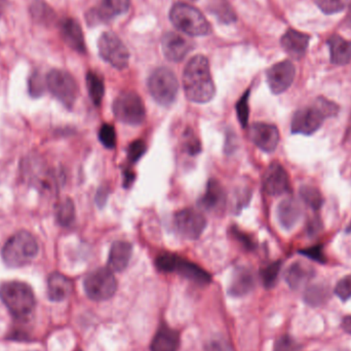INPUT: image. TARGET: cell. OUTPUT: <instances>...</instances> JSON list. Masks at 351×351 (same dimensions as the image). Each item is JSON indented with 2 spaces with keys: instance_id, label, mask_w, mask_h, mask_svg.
Instances as JSON below:
<instances>
[{
  "instance_id": "cell-1",
  "label": "cell",
  "mask_w": 351,
  "mask_h": 351,
  "mask_svg": "<svg viewBox=\"0 0 351 351\" xmlns=\"http://www.w3.org/2000/svg\"><path fill=\"white\" fill-rule=\"evenodd\" d=\"M183 88L188 100L198 104L210 102L216 94L210 64L204 56L192 58L183 72Z\"/></svg>"
},
{
  "instance_id": "cell-2",
  "label": "cell",
  "mask_w": 351,
  "mask_h": 351,
  "mask_svg": "<svg viewBox=\"0 0 351 351\" xmlns=\"http://www.w3.org/2000/svg\"><path fill=\"white\" fill-rule=\"evenodd\" d=\"M339 107L336 103L319 97L311 106L297 110L293 117L291 130L297 135L311 136L319 131L326 119L336 117Z\"/></svg>"
},
{
  "instance_id": "cell-3",
  "label": "cell",
  "mask_w": 351,
  "mask_h": 351,
  "mask_svg": "<svg viewBox=\"0 0 351 351\" xmlns=\"http://www.w3.org/2000/svg\"><path fill=\"white\" fill-rule=\"evenodd\" d=\"M0 300L12 317L24 319L34 311L36 299L32 288L26 282L12 280L0 286Z\"/></svg>"
},
{
  "instance_id": "cell-4",
  "label": "cell",
  "mask_w": 351,
  "mask_h": 351,
  "mask_svg": "<svg viewBox=\"0 0 351 351\" xmlns=\"http://www.w3.org/2000/svg\"><path fill=\"white\" fill-rule=\"evenodd\" d=\"M39 245L34 235L29 231L14 233L2 247L1 257L4 264L10 268L28 265L38 255Z\"/></svg>"
},
{
  "instance_id": "cell-5",
  "label": "cell",
  "mask_w": 351,
  "mask_h": 351,
  "mask_svg": "<svg viewBox=\"0 0 351 351\" xmlns=\"http://www.w3.org/2000/svg\"><path fill=\"white\" fill-rule=\"evenodd\" d=\"M171 22L189 36H204L210 33V25L204 14L187 3H176L170 10Z\"/></svg>"
},
{
  "instance_id": "cell-6",
  "label": "cell",
  "mask_w": 351,
  "mask_h": 351,
  "mask_svg": "<svg viewBox=\"0 0 351 351\" xmlns=\"http://www.w3.org/2000/svg\"><path fill=\"white\" fill-rule=\"evenodd\" d=\"M148 90L152 98L162 106H170L175 102L179 90V82L172 70L160 67L150 74Z\"/></svg>"
},
{
  "instance_id": "cell-7",
  "label": "cell",
  "mask_w": 351,
  "mask_h": 351,
  "mask_svg": "<svg viewBox=\"0 0 351 351\" xmlns=\"http://www.w3.org/2000/svg\"><path fill=\"white\" fill-rule=\"evenodd\" d=\"M156 268L162 272H177L187 280L198 285H208L210 276L193 262L182 259L175 254L165 253L158 256L156 261Z\"/></svg>"
},
{
  "instance_id": "cell-8",
  "label": "cell",
  "mask_w": 351,
  "mask_h": 351,
  "mask_svg": "<svg viewBox=\"0 0 351 351\" xmlns=\"http://www.w3.org/2000/svg\"><path fill=\"white\" fill-rule=\"evenodd\" d=\"M112 108L115 117L125 125H139L145 119V106L137 93H121L113 102Z\"/></svg>"
},
{
  "instance_id": "cell-9",
  "label": "cell",
  "mask_w": 351,
  "mask_h": 351,
  "mask_svg": "<svg viewBox=\"0 0 351 351\" xmlns=\"http://www.w3.org/2000/svg\"><path fill=\"white\" fill-rule=\"evenodd\" d=\"M84 287L88 298L94 301H105L115 294L117 282L110 269L98 268L86 276Z\"/></svg>"
},
{
  "instance_id": "cell-10",
  "label": "cell",
  "mask_w": 351,
  "mask_h": 351,
  "mask_svg": "<svg viewBox=\"0 0 351 351\" xmlns=\"http://www.w3.org/2000/svg\"><path fill=\"white\" fill-rule=\"evenodd\" d=\"M49 92L67 108H72L78 96V86L71 74L64 70L53 69L47 76Z\"/></svg>"
},
{
  "instance_id": "cell-11",
  "label": "cell",
  "mask_w": 351,
  "mask_h": 351,
  "mask_svg": "<svg viewBox=\"0 0 351 351\" xmlns=\"http://www.w3.org/2000/svg\"><path fill=\"white\" fill-rule=\"evenodd\" d=\"M100 57L117 70L129 66L130 53L125 43L113 32H105L98 41Z\"/></svg>"
},
{
  "instance_id": "cell-12",
  "label": "cell",
  "mask_w": 351,
  "mask_h": 351,
  "mask_svg": "<svg viewBox=\"0 0 351 351\" xmlns=\"http://www.w3.org/2000/svg\"><path fill=\"white\" fill-rule=\"evenodd\" d=\"M176 232L185 239L194 241L204 232L206 227V219L199 210L194 208H183L176 213L173 219Z\"/></svg>"
},
{
  "instance_id": "cell-13",
  "label": "cell",
  "mask_w": 351,
  "mask_h": 351,
  "mask_svg": "<svg viewBox=\"0 0 351 351\" xmlns=\"http://www.w3.org/2000/svg\"><path fill=\"white\" fill-rule=\"evenodd\" d=\"M129 0H101L86 14L90 25L106 24L129 10Z\"/></svg>"
},
{
  "instance_id": "cell-14",
  "label": "cell",
  "mask_w": 351,
  "mask_h": 351,
  "mask_svg": "<svg viewBox=\"0 0 351 351\" xmlns=\"http://www.w3.org/2000/svg\"><path fill=\"white\" fill-rule=\"evenodd\" d=\"M296 68L291 61H282L276 63L268 69L266 73L268 86L274 95L286 92L295 80Z\"/></svg>"
},
{
  "instance_id": "cell-15",
  "label": "cell",
  "mask_w": 351,
  "mask_h": 351,
  "mask_svg": "<svg viewBox=\"0 0 351 351\" xmlns=\"http://www.w3.org/2000/svg\"><path fill=\"white\" fill-rule=\"evenodd\" d=\"M249 137L262 152H274L280 143V132L274 125L255 123L250 125Z\"/></svg>"
},
{
  "instance_id": "cell-16",
  "label": "cell",
  "mask_w": 351,
  "mask_h": 351,
  "mask_svg": "<svg viewBox=\"0 0 351 351\" xmlns=\"http://www.w3.org/2000/svg\"><path fill=\"white\" fill-rule=\"evenodd\" d=\"M263 187L266 193L271 196H280L290 192V178L280 162H272L268 167L263 178Z\"/></svg>"
},
{
  "instance_id": "cell-17",
  "label": "cell",
  "mask_w": 351,
  "mask_h": 351,
  "mask_svg": "<svg viewBox=\"0 0 351 351\" xmlns=\"http://www.w3.org/2000/svg\"><path fill=\"white\" fill-rule=\"evenodd\" d=\"M225 204H226V194H225L224 188L218 180H208L206 191L198 199V206L206 212L218 215L224 210Z\"/></svg>"
},
{
  "instance_id": "cell-18",
  "label": "cell",
  "mask_w": 351,
  "mask_h": 351,
  "mask_svg": "<svg viewBox=\"0 0 351 351\" xmlns=\"http://www.w3.org/2000/svg\"><path fill=\"white\" fill-rule=\"evenodd\" d=\"M165 57L171 62H181L193 49V43L177 32L165 34L162 40Z\"/></svg>"
},
{
  "instance_id": "cell-19",
  "label": "cell",
  "mask_w": 351,
  "mask_h": 351,
  "mask_svg": "<svg viewBox=\"0 0 351 351\" xmlns=\"http://www.w3.org/2000/svg\"><path fill=\"white\" fill-rule=\"evenodd\" d=\"M256 278L251 268L241 266L233 272L229 284L228 293L231 296L241 297L249 294L255 288Z\"/></svg>"
},
{
  "instance_id": "cell-20",
  "label": "cell",
  "mask_w": 351,
  "mask_h": 351,
  "mask_svg": "<svg viewBox=\"0 0 351 351\" xmlns=\"http://www.w3.org/2000/svg\"><path fill=\"white\" fill-rule=\"evenodd\" d=\"M311 36L305 33L299 32L294 29H289L282 37V47L289 56L296 60L302 59L309 45Z\"/></svg>"
},
{
  "instance_id": "cell-21",
  "label": "cell",
  "mask_w": 351,
  "mask_h": 351,
  "mask_svg": "<svg viewBox=\"0 0 351 351\" xmlns=\"http://www.w3.org/2000/svg\"><path fill=\"white\" fill-rule=\"evenodd\" d=\"M133 255V245L129 241H117L109 251L108 266L111 271L121 272L128 267Z\"/></svg>"
},
{
  "instance_id": "cell-22",
  "label": "cell",
  "mask_w": 351,
  "mask_h": 351,
  "mask_svg": "<svg viewBox=\"0 0 351 351\" xmlns=\"http://www.w3.org/2000/svg\"><path fill=\"white\" fill-rule=\"evenodd\" d=\"M278 219L282 228L292 230L302 217L300 204L294 198H286L278 206Z\"/></svg>"
},
{
  "instance_id": "cell-23",
  "label": "cell",
  "mask_w": 351,
  "mask_h": 351,
  "mask_svg": "<svg viewBox=\"0 0 351 351\" xmlns=\"http://www.w3.org/2000/svg\"><path fill=\"white\" fill-rule=\"evenodd\" d=\"M72 291L73 284L64 274L53 272L47 278V295L53 302L65 301L71 295Z\"/></svg>"
},
{
  "instance_id": "cell-24",
  "label": "cell",
  "mask_w": 351,
  "mask_h": 351,
  "mask_svg": "<svg viewBox=\"0 0 351 351\" xmlns=\"http://www.w3.org/2000/svg\"><path fill=\"white\" fill-rule=\"evenodd\" d=\"M61 34L68 47L78 53H86L84 33L77 21L74 19H65L61 23Z\"/></svg>"
},
{
  "instance_id": "cell-25",
  "label": "cell",
  "mask_w": 351,
  "mask_h": 351,
  "mask_svg": "<svg viewBox=\"0 0 351 351\" xmlns=\"http://www.w3.org/2000/svg\"><path fill=\"white\" fill-rule=\"evenodd\" d=\"M328 45L331 53V62L335 65H346L351 61V41L334 34L328 39Z\"/></svg>"
},
{
  "instance_id": "cell-26",
  "label": "cell",
  "mask_w": 351,
  "mask_h": 351,
  "mask_svg": "<svg viewBox=\"0 0 351 351\" xmlns=\"http://www.w3.org/2000/svg\"><path fill=\"white\" fill-rule=\"evenodd\" d=\"M315 276V270L308 264L295 262L286 272V280L291 288L297 290L306 285Z\"/></svg>"
},
{
  "instance_id": "cell-27",
  "label": "cell",
  "mask_w": 351,
  "mask_h": 351,
  "mask_svg": "<svg viewBox=\"0 0 351 351\" xmlns=\"http://www.w3.org/2000/svg\"><path fill=\"white\" fill-rule=\"evenodd\" d=\"M179 335L175 330L162 327L154 336L152 343V351H177L179 348Z\"/></svg>"
},
{
  "instance_id": "cell-28",
  "label": "cell",
  "mask_w": 351,
  "mask_h": 351,
  "mask_svg": "<svg viewBox=\"0 0 351 351\" xmlns=\"http://www.w3.org/2000/svg\"><path fill=\"white\" fill-rule=\"evenodd\" d=\"M86 88L92 102L96 106H100L105 94V84L102 76L97 72L88 71L86 74Z\"/></svg>"
},
{
  "instance_id": "cell-29",
  "label": "cell",
  "mask_w": 351,
  "mask_h": 351,
  "mask_svg": "<svg viewBox=\"0 0 351 351\" xmlns=\"http://www.w3.org/2000/svg\"><path fill=\"white\" fill-rule=\"evenodd\" d=\"M56 216L60 225L64 227L71 226L75 220V206L70 198L62 200L58 204Z\"/></svg>"
},
{
  "instance_id": "cell-30",
  "label": "cell",
  "mask_w": 351,
  "mask_h": 351,
  "mask_svg": "<svg viewBox=\"0 0 351 351\" xmlns=\"http://www.w3.org/2000/svg\"><path fill=\"white\" fill-rule=\"evenodd\" d=\"M300 196L303 202L313 210H321L324 204L322 192L313 185H303L300 188Z\"/></svg>"
},
{
  "instance_id": "cell-31",
  "label": "cell",
  "mask_w": 351,
  "mask_h": 351,
  "mask_svg": "<svg viewBox=\"0 0 351 351\" xmlns=\"http://www.w3.org/2000/svg\"><path fill=\"white\" fill-rule=\"evenodd\" d=\"M280 268H282V262L276 261L269 264L261 270L262 282H263L265 288H274V285L276 284V280H278Z\"/></svg>"
},
{
  "instance_id": "cell-32",
  "label": "cell",
  "mask_w": 351,
  "mask_h": 351,
  "mask_svg": "<svg viewBox=\"0 0 351 351\" xmlns=\"http://www.w3.org/2000/svg\"><path fill=\"white\" fill-rule=\"evenodd\" d=\"M325 14H332L342 12L351 4V0H315Z\"/></svg>"
},
{
  "instance_id": "cell-33",
  "label": "cell",
  "mask_w": 351,
  "mask_h": 351,
  "mask_svg": "<svg viewBox=\"0 0 351 351\" xmlns=\"http://www.w3.org/2000/svg\"><path fill=\"white\" fill-rule=\"evenodd\" d=\"M251 90H247L243 96L239 99L237 102V119H239V123L241 127L247 128V123H249V115H250V107H249V97Z\"/></svg>"
},
{
  "instance_id": "cell-34",
  "label": "cell",
  "mask_w": 351,
  "mask_h": 351,
  "mask_svg": "<svg viewBox=\"0 0 351 351\" xmlns=\"http://www.w3.org/2000/svg\"><path fill=\"white\" fill-rule=\"evenodd\" d=\"M327 288H326V287L317 285V286H313L306 291V294H305V300H306V302L308 303V304L317 306V305H319L321 303L325 302L326 299H327Z\"/></svg>"
},
{
  "instance_id": "cell-35",
  "label": "cell",
  "mask_w": 351,
  "mask_h": 351,
  "mask_svg": "<svg viewBox=\"0 0 351 351\" xmlns=\"http://www.w3.org/2000/svg\"><path fill=\"white\" fill-rule=\"evenodd\" d=\"M99 140L105 147L113 149L117 146V132L114 127L109 123H104L99 131Z\"/></svg>"
},
{
  "instance_id": "cell-36",
  "label": "cell",
  "mask_w": 351,
  "mask_h": 351,
  "mask_svg": "<svg viewBox=\"0 0 351 351\" xmlns=\"http://www.w3.org/2000/svg\"><path fill=\"white\" fill-rule=\"evenodd\" d=\"M183 138L184 149L188 154L196 156V154H199L200 150H202V145H200L199 140L196 137L192 130H186Z\"/></svg>"
},
{
  "instance_id": "cell-37",
  "label": "cell",
  "mask_w": 351,
  "mask_h": 351,
  "mask_svg": "<svg viewBox=\"0 0 351 351\" xmlns=\"http://www.w3.org/2000/svg\"><path fill=\"white\" fill-rule=\"evenodd\" d=\"M146 150H147V146L142 140H136V141L132 142L127 150L128 160L133 164L139 162L142 156L145 154Z\"/></svg>"
},
{
  "instance_id": "cell-38",
  "label": "cell",
  "mask_w": 351,
  "mask_h": 351,
  "mask_svg": "<svg viewBox=\"0 0 351 351\" xmlns=\"http://www.w3.org/2000/svg\"><path fill=\"white\" fill-rule=\"evenodd\" d=\"M230 233L233 239H234L243 249L247 250V251H253V250L255 249L256 243L251 235L243 232L241 229L237 228V226L231 227Z\"/></svg>"
},
{
  "instance_id": "cell-39",
  "label": "cell",
  "mask_w": 351,
  "mask_h": 351,
  "mask_svg": "<svg viewBox=\"0 0 351 351\" xmlns=\"http://www.w3.org/2000/svg\"><path fill=\"white\" fill-rule=\"evenodd\" d=\"M274 351H302V346L291 336L284 335L278 338Z\"/></svg>"
},
{
  "instance_id": "cell-40",
  "label": "cell",
  "mask_w": 351,
  "mask_h": 351,
  "mask_svg": "<svg viewBox=\"0 0 351 351\" xmlns=\"http://www.w3.org/2000/svg\"><path fill=\"white\" fill-rule=\"evenodd\" d=\"M32 14L39 22L49 23L53 19V14L49 6L43 4V2H37L32 8Z\"/></svg>"
},
{
  "instance_id": "cell-41",
  "label": "cell",
  "mask_w": 351,
  "mask_h": 351,
  "mask_svg": "<svg viewBox=\"0 0 351 351\" xmlns=\"http://www.w3.org/2000/svg\"><path fill=\"white\" fill-rule=\"evenodd\" d=\"M335 294L342 301H348L351 298V276H346L339 280L335 288Z\"/></svg>"
},
{
  "instance_id": "cell-42",
  "label": "cell",
  "mask_w": 351,
  "mask_h": 351,
  "mask_svg": "<svg viewBox=\"0 0 351 351\" xmlns=\"http://www.w3.org/2000/svg\"><path fill=\"white\" fill-rule=\"evenodd\" d=\"M29 92L31 96L39 97L45 92V86H43V78L38 72H34L31 75L30 80H29Z\"/></svg>"
},
{
  "instance_id": "cell-43",
  "label": "cell",
  "mask_w": 351,
  "mask_h": 351,
  "mask_svg": "<svg viewBox=\"0 0 351 351\" xmlns=\"http://www.w3.org/2000/svg\"><path fill=\"white\" fill-rule=\"evenodd\" d=\"M302 255L319 262V263H326V257L324 255L323 247L322 245H315V247H308V249L302 250L299 252Z\"/></svg>"
},
{
  "instance_id": "cell-44",
  "label": "cell",
  "mask_w": 351,
  "mask_h": 351,
  "mask_svg": "<svg viewBox=\"0 0 351 351\" xmlns=\"http://www.w3.org/2000/svg\"><path fill=\"white\" fill-rule=\"evenodd\" d=\"M206 351H232L230 346L224 340L215 339L208 342L206 346Z\"/></svg>"
},
{
  "instance_id": "cell-45",
  "label": "cell",
  "mask_w": 351,
  "mask_h": 351,
  "mask_svg": "<svg viewBox=\"0 0 351 351\" xmlns=\"http://www.w3.org/2000/svg\"><path fill=\"white\" fill-rule=\"evenodd\" d=\"M109 190L107 187H101L97 192L96 202L100 208L104 206L105 202H107L108 197Z\"/></svg>"
},
{
  "instance_id": "cell-46",
  "label": "cell",
  "mask_w": 351,
  "mask_h": 351,
  "mask_svg": "<svg viewBox=\"0 0 351 351\" xmlns=\"http://www.w3.org/2000/svg\"><path fill=\"white\" fill-rule=\"evenodd\" d=\"M322 228V223L319 219H313L308 224V233L311 235L317 234Z\"/></svg>"
},
{
  "instance_id": "cell-47",
  "label": "cell",
  "mask_w": 351,
  "mask_h": 351,
  "mask_svg": "<svg viewBox=\"0 0 351 351\" xmlns=\"http://www.w3.org/2000/svg\"><path fill=\"white\" fill-rule=\"evenodd\" d=\"M135 179V174H134V172H132V171L125 170V172H123V186H125V188H129L130 186L134 183Z\"/></svg>"
},
{
  "instance_id": "cell-48",
  "label": "cell",
  "mask_w": 351,
  "mask_h": 351,
  "mask_svg": "<svg viewBox=\"0 0 351 351\" xmlns=\"http://www.w3.org/2000/svg\"><path fill=\"white\" fill-rule=\"evenodd\" d=\"M342 328L346 333L351 335V315L350 317H344L343 321H342Z\"/></svg>"
},
{
  "instance_id": "cell-49",
  "label": "cell",
  "mask_w": 351,
  "mask_h": 351,
  "mask_svg": "<svg viewBox=\"0 0 351 351\" xmlns=\"http://www.w3.org/2000/svg\"><path fill=\"white\" fill-rule=\"evenodd\" d=\"M189 1H197V0H189Z\"/></svg>"
},
{
  "instance_id": "cell-50",
  "label": "cell",
  "mask_w": 351,
  "mask_h": 351,
  "mask_svg": "<svg viewBox=\"0 0 351 351\" xmlns=\"http://www.w3.org/2000/svg\"><path fill=\"white\" fill-rule=\"evenodd\" d=\"M348 230H351V226H350V229H348Z\"/></svg>"
},
{
  "instance_id": "cell-51",
  "label": "cell",
  "mask_w": 351,
  "mask_h": 351,
  "mask_svg": "<svg viewBox=\"0 0 351 351\" xmlns=\"http://www.w3.org/2000/svg\"><path fill=\"white\" fill-rule=\"evenodd\" d=\"M77 351H82V350H77Z\"/></svg>"
}]
</instances>
